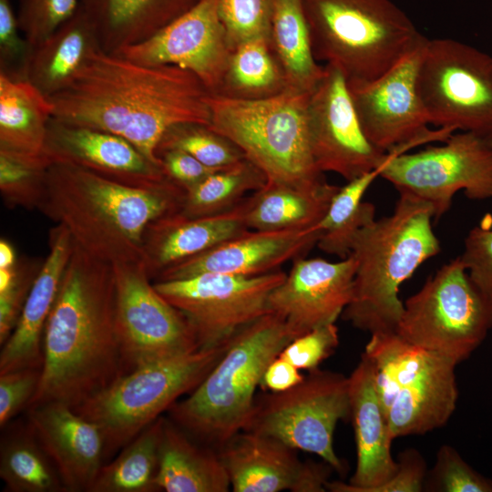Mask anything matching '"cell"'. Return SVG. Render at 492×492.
Returning a JSON list of instances; mask_svg holds the SVG:
<instances>
[{
	"label": "cell",
	"mask_w": 492,
	"mask_h": 492,
	"mask_svg": "<svg viewBox=\"0 0 492 492\" xmlns=\"http://www.w3.org/2000/svg\"><path fill=\"white\" fill-rule=\"evenodd\" d=\"M210 95L187 69L141 64L99 46L49 99L53 118L119 136L163 167L157 154L162 137L181 123L210 126Z\"/></svg>",
	"instance_id": "6da1fadb"
},
{
	"label": "cell",
	"mask_w": 492,
	"mask_h": 492,
	"mask_svg": "<svg viewBox=\"0 0 492 492\" xmlns=\"http://www.w3.org/2000/svg\"><path fill=\"white\" fill-rule=\"evenodd\" d=\"M43 351L41 379L26 409L53 402L74 409L125 374L113 264L75 241Z\"/></svg>",
	"instance_id": "7a4b0ae2"
},
{
	"label": "cell",
	"mask_w": 492,
	"mask_h": 492,
	"mask_svg": "<svg viewBox=\"0 0 492 492\" xmlns=\"http://www.w3.org/2000/svg\"><path fill=\"white\" fill-rule=\"evenodd\" d=\"M185 193L173 180L136 187L76 165L53 162L37 209L65 226L88 252L111 263L144 262L148 227L179 212Z\"/></svg>",
	"instance_id": "3957f363"
},
{
	"label": "cell",
	"mask_w": 492,
	"mask_h": 492,
	"mask_svg": "<svg viewBox=\"0 0 492 492\" xmlns=\"http://www.w3.org/2000/svg\"><path fill=\"white\" fill-rule=\"evenodd\" d=\"M399 194L390 215L359 230L350 252L356 261L354 292L342 316L371 334L395 333L404 312L401 284L440 251L431 204Z\"/></svg>",
	"instance_id": "277c9868"
},
{
	"label": "cell",
	"mask_w": 492,
	"mask_h": 492,
	"mask_svg": "<svg viewBox=\"0 0 492 492\" xmlns=\"http://www.w3.org/2000/svg\"><path fill=\"white\" fill-rule=\"evenodd\" d=\"M295 337L268 313L241 329L200 384L169 409L171 419L196 441L219 449L247 427L255 393L269 364Z\"/></svg>",
	"instance_id": "5b68a950"
},
{
	"label": "cell",
	"mask_w": 492,
	"mask_h": 492,
	"mask_svg": "<svg viewBox=\"0 0 492 492\" xmlns=\"http://www.w3.org/2000/svg\"><path fill=\"white\" fill-rule=\"evenodd\" d=\"M317 61L347 83L375 80L426 37L391 0H301Z\"/></svg>",
	"instance_id": "8992f818"
},
{
	"label": "cell",
	"mask_w": 492,
	"mask_h": 492,
	"mask_svg": "<svg viewBox=\"0 0 492 492\" xmlns=\"http://www.w3.org/2000/svg\"><path fill=\"white\" fill-rule=\"evenodd\" d=\"M309 95L285 91L261 100L210 95L209 127L237 145L268 183L313 188L326 180L312 153Z\"/></svg>",
	"instance_id": "52a82bcc"
},
{
	"label": "cell",
	"mask_w": 492,
	"mask_h": 492,
	"mask_svg": "<svg viewBox=\"0 0 492 492\" xmlns=\"http://www.w3.org/2000/svg\"><path fill=\"white\" fill-rule=\"evenodd\" d=\"M364 354L373 363L394 439L444 426L456 407V364L401 338L372 333Z\"/></svg>",
	"instance_id": "ba28073f"
},
{
	"label": "cell",
	"mask_w": 492,
	"mask_h": 492,
	"mask_svg": "<svg viewBox=\"0 0 492 492\" xmlns=\"http://www.w3.org/2000/svg\"><path fill=\"white\" fill-rule=\"evenodd\" d=\"M228 343L140 366L74 410L99 426L108 457L162 416L181 395L194 390L221 357Z\"/></svg>",
	"instance_id": "9c48e42d"
},
{
	"label": "cell",
	"mask_w": 492,
	"mask_h": 492,
	"mask_svg": "<svg viewBox=\"0 0 492 492\" xmlns=\"http://www.w3.org/2000/svg\"><path fill=\"white\" fill-rule=\"evenodd\" d=\"M492 328V298L471 279L460 256L443 265L404 303L395 333L456 365Z\"/></svg>",
	"instance_id": "30bf717a"
},
{
	"label": "cell",
	"mask_w": 492,
	"mask_h": 492,
	"mask_svg": "<svg viewBox=\"0 0 492 492\" xmlns=\"http://www.w3.org/2000/svg\"><path fill=\"white\" fill-rule=\"evenodd\" d=\"M416 88L430 125L492 135V56L460 41L426 38Z\"/></svg>",
	"instance_id": "8fae6325"
},
{
	"label": "cell",
	"mask_w": 492,
	"mask_h": 492,
	"mask_svg": "<svg viewBox=\"0 0 492 492\" xmlns=\"http://www.w3.org/2000/svg\"><path fill=\"white\" fill-rule=\"evenodd\" d=\"M350 413L348 377L318 368L289 390L256 397L245 430L314 454L343 473L344 466L335 453L333 435L338 422Z\"/></svg>",
	"instance_id": "7c38bea8"
},
{
	"label": "cell",
	"mask_w": 492,
	"mask_h": 492,
	"mask_svg": "<svg viewBox=\"0 0 492 492\" xmlns=\"http://www.w3.org/2000/svg\"><path fill=\"white\" fill-rule=\"evenodd\" d=\"M379 176L399 193L431 204L436 221L449 210L458 190L471 200L492 199V146L487 136L453 133L442 146L388 154Z\"/></svg>",
	"instance_id": "4fadbf2b"
},
{
	"label": "cell",
	"mask_w": 492,
	"mask_h": 492,
	"mask_svg": "<svg viewBox=\"0 0 492 492\" xmlns=\"http://www.w3.org/2000/svg\"><path fill=\"white\" fill-rule=\"evenodd\" d=\"M285 277L281 270L255 276L201 273L153 283L185 317L199 348L206 349L223 345L268 313L270 294Z\"/></svg>",
	"instance_id": "5bb4252c"
},
{
	"label": "cell",
	"mask_w": 492,
	"mask_h": 492,
	"mask_svg": "<svg viewBox=\"0 0 492 492\" xmlns=\"http://www.w3.org/2000/svg\"><path fill=\"white\" fill-rule=\"evenodd\" d=\"M112 264L117 331L125 374L145 364L200 349L185 317L155 289L144 262Z\"/></svg>",
	"instance_id": "9a60e30c"
},
{
	"label": "cell",
	"mask_w": 492,
	"mask_h": 492,
	"mask_svg": "<svg viewBox=\"0 0 492 492\" xmlns=\"http://www.w3.org/2000/svg\"><path fill=\"white\" fill-rule=\"evenodd\" d=\"M423 45L381 77L366 83H347L366 137L387 154H402L427 142H444L455 132L428 128L429 119L416 88Z\"/></svg>",
	"instance_id": "2e32d148"
},
{
	"label": "cell",
	"mask_w": 492,
	"mask_h": 492,
	"mask_svg": "<svg viewBox=\"0 0 492 492\" xmlns=\"http://www.w3.org/2000/svg\"><path fill=\"white\" fill-rule=\"evenodd\" d=\"M307 123L312 153L322 171L339 174L347 181L379 169L388 154L366 137L343 73L325 65L310 93Z\"/></svg>",
	"instance_id": "e0dca14e"
},
{
	"label": "cell",
	"mask_w": 492,
	"mask_h": 492,
	"mask_svg": "<svg viewBox=\"0 0 492 492\" xmlns=\"http://www.w3.org/2000/svg\"><path fill=\"white\" fill-rule=\"evenodd\" d=\"M220 0H200L143 42L116 53L145 65H172L192 72L210 95L221 86L231 55L219 14Z\"/></svg>",
	"instance_id": "ac0fdd59"
},
{
	"label": "cell",
	"mask_w": 492,
	"mask_h": 492,
	"mask_svg": "<svg viewBox=\"0 0 492 492\" xmlns=\"http://www.w3.org/2000/svg\"><path fill=\"white\" fill-rule=\"evenodd\" d=\"M270 294L269 313L281 317L296 338L335 323L354 292L356 261L352 255L332 262L300 257Z\"/></svg>",
	"instance_id": "d6986e66"
},
{
	"label": "cell",
	"mask_w": 492,
	"mask_h": 492,
	"mask_svg": "<svg viewBox=\"0 0 492 492\" xmlns=\"http://www.w3.org/2000/svg\"><path fill=\"white\" fill-rule=\"evenodd\" d=\"M218 451L234 492H323L333 470L324 461L303 463L281 441L248 430Z\"/></svg>",
	"instance_id": "ffe728a7"
},
{
	"label": "cell",
	"mask_w": 492,
	"mask_h": 492,
	"mask_svg": "<svg viewBox=\"0 0 492 492\" xmlns=\"http://www.w3.org/2000/svg\"><path fill=\"white\" fill-rule=\"evenodd\" d=\"M322 235L319 225L301 230L253 231L222 242L160 272L153 282L185 279L201 273L255 276L279 270L305 257Z\"/></svg>",
	"instance_id": "44dd1931"
},
{
	"label": "cell",
	"mask_w": 492,
	"mask_h": 492,
	"mask_svg": "<svg viewBox=\"0 0 492 492\" xmlns=\"http://www.w3.org/2000/svg\"><path fill=\"white\" fill-rule=\"evenodd\" d=\"M46 155L51 162L76 165L115 181L151 188L172 179L125 138L51 118Z\"/></svg>",
	"instance_id": "7402d4cb"
},
{
	"label": "cell",
	"mask_w": 492,
	"mask_h": 492,
	"mask_svg": "<svg viewBox=\"0 0 492 492\" xmlns=\"http://www.w3.org/2000/svg\"><path fill=\"white\" fill-rule=\"evenodd\" d=\"M26 412V421L55 465L66 492H90L106 459L99 426L62 403H46Z\"/></svg>",
	"instance_id": "603a6c76"
},
{
	"label": "cell",
	"mask_w": 492,
	"mask_h": 492,
	"mask_svg": "<svg viewBox=\"0 0 492 492\" xmlns=\"http://www.w3.org/2000/svg\"><path fill=\"white\" fill-rule=\"evenodd\" d=\"M348 379L355 471L348 483L328 481L325 487L332 492H373L398 470L391 453L394 437L377 392L374 366L364 354Z\"/></svg>",
	"instance_id": "cb8c5ba5"
},
{
	"label": "cell",
	"mask_w": 492,
	"mask_h": 492,
	"mask_svg": "<svg viewBox=\"0 0 492 492\" xmlns=\"http://www.w3.org/2000/svg\"><path fill=\"white\" fill-rule=\"evenodd\" d=\"M48 245V255L34 281L17 324L2 345L0 374L42 368L45 327L70 260L74 240L65 226L56 224L50 230Z\"/></svg>",
	"instance_id": "d4e9b609"
},
{
	"label": "cell",
	"mask_w": 492,
	"mask_h": 492,
	"mask_svg": "<svg viewBox=\"0 0 492 492\" xmlns=\"http://www.w3.org/2000/svg\"><path fill=\"white\" fill-rule=\"evenodd\" d=\"M247 197L220 214L190 218L177 212L152 222L143 240L144 264L151 280L166 269L248 231Z\"/></svg>",
	"instance_id": "484cf974"
},
{
	"label": "cell",
	"mask_w": 492,
	"mask_h": 492,
	"mask_svg": "<svg viewBox=\"0 0 492 492\" xmlns=\"http://www.w3.org/2000/svg\"><path fill=\"white\" fill-rule=\"evenodd\" d=\"M200 0H80L99 46L108 53L143 42Z\"/></svg>",
	"instance_id": "4316f807"
},
{
	"label": "cell",
	"mask_w": 492,
	"mask_h": 492,
	"mask_svg": "<svg viewBox=\"0 0 492 492\" xmlns=\"http://www.w3.org/2000/svg\"><path fill=\"white\" fill-rule=\"evenodd\" d=\"M159 491L227 492L229 475L219 451L195 439L164 418L156 477Z\"/></svg>",
	"instance_id": "83f0119b"
},
{
	"label": "cell",
	"mask_w": 492,
	"mask_h": 492,
	"mask_svg": "<svg viewBox=\"0 0 492 492\" xmlns=\"http://www.w3.org/2000/svg\"><path fill=\"white\" fill-rule=\"evenodd\" d=\"M97 47L95 31L79 5L67 21L30 50L24 78L49 97L72 82Z\"/></svg>",
	"instance_id": "f1b7e54d"
},
{
	"label": "cell",
	"mask_w": 492,
	"mask_h": 492,
	"mask_svg": "<svg viewBox=\"0 0 492 492\" xmlns=\"http://www.w3.org/2000/svg\"><path fill=\"white\" fill-rule=\"evenodd\" d=\"M53 110L49 97L29 81L0 71V150L45 156Z\"/></svg>",
	"instance_id": "f546056e"
},
{
	"label": "cell",
	"mask_w": 492,
	"mask_h": 492,
	"mask_svg": "<svg viewBox=\"0 0 492 492\" xmlns=\"http://www.w3.org/2000/svg\"><path fill=\"white\" fill-rule=\"evenodd\" d=\"M340 187L328 183L307 189L266 183L247 197L249 230H301L317 226Z\"/></svg>",
	"instance_id": "4dcf8cb0"
},
{
	"label": "cell",
	"mask_w": 492,
	"mask_h": 492,
	"mask_svg": "<svg viewBox=\"0 0 492 492\" xmlns=\"http://www.w3.org/2000/svg\"><path fill=\"white\" fill-rule=\"evenodd\" d=\"M270 46L285 77L287 91L309 94L323 76L311 44L301 0H272Z\"/></svg>",
	"instance_id": "1f68e13d"
},
{
	"label": "cell",
	"mask_w": 492,
	"mask_h": 492,
	"mask_svg": "<svg viewBox=\"0 0 492 492\" xmlns=\"http://www.w3.org/2000/svg\"><path fill=\"white\" fill-rule=\"evenodd\" d=\"M0 477L9 492H66L57 470L27 421L2 429Z\"/></svg>",
	"instance_id": "d6a6232c"
},
{
	"label": "cell",
	"mask_w": 492,
	"mask_h": 492,
	"mask_svg": "<svg viewBox=\"0 0 492 492\" xmlns=\"http://www.w3.org/2000/svg\"><path fill=\"white\" fill-rule=\"evenodd\" d=\"M285 91V77L269 41L254 39L232 50L220 88L215 96L261 100Z\"/></svg>",
	"instance_id": "836d02e7"
},
{
	"label": "cell",
	"mask_w": 492,
	"mask_h": 492,
	"mask_svg": "<svg viewBox=\"0 0 492 492\" xmlns=\"http://www.w3.org/2000/svg\"><path fill=\"white\" fill-rule=\"evenodd\" d=\"M164 416L144 428L103 465L90 492H155Z\"/></svg>",
	"instance_id": "e575fe53"
},
{
	"label": "cell",
	"mask_w": 492,
	"mask_h": 492,
	"mask_svg": "<svg viewBox=\"0 0 492 492\" xmlns=\"http://www.w3.org/2000/svg\"><path fill=\"white\" fill-rule=\"evenodd\" d=\"M379 177L375 169L357 177L340 187L320 221L322 235L317 246L323 251L345 259L350 255L356 233L375 220V208L363 200L364 195Z\"/></svg>",
	"instance_id": "d590c367"
},
{
	"label": "cell",
	"mask_w": 492,
	"mask_h": 492,
	"mask_svg": "<svg viewBox=\"0 0 492 492\" xmlns=\"http://www.w3.org/2000/svg\"><path fill=\"white\" fill-rule=\"evenodd\" d=\"M266 183L265 174L245 158L216 170L186 190L179 213L196 218L226 212Z\"/></svg>",
	"instance_id": "8d00e7d4"
},
{
	"label": "cell",
	"mask_w": 492,
	"mask_h": 492,
	"mask_svg": "<svg viewBox=\"0 0 492 492\" xmlns=\"http://www.w3.org/2000/svg\"><path fill=\"white\" fill-rule=\"evenodd\" d=\"M168 149L185 151L215 169L225 168L245 159L241 149L228 138L209 126L197 123H181L169 128L158 146V156Z\"/></svg>",
	"instance_id": "74e56055"
},
{
	"label": "cell",
	"mask_w": 492,
	"mask_h": 492,
	"mask_svg": "<svg viewBox=\"0 0 492 492\" xmlns=\"http://www.w3.org/2000/svg\"><path fill=\"white\" fill-rule=\"evenodd\" d=\"M51 160L0 150V191L9 208H38Z\"/></svg>",
	"instance_id": "f35d334b"
},
{
	"label": "cell",
	"mask_w": 492,
	"mask_h": 492,
	"mask_svg": "<svg viewBox=\"0 0 492 492\" xmlns=\"http://www.w3.org/2000/svg\"><path fill=\"white\" fill-rule=\"evenodd\" d=\"M220 17L231 51L254 39H271L272 0H220Z\"/></svg>",
	"instance_id": "ab89813d"
},
{
	"label": "cell",
	"mask_w": 492,
	"mask_h": 492,
	"mask_svg": "<svg viewBox=\"0 0 492 492\" xmlns=\"http://www.w3.org/2000/svg\"><path fill=\"white\" fill-rule=\"evenodd\" d=\"M424 491L492 492V479L476 471L453 446L443 445L426 474Z\"/></svg>",
	"instance_id": "60d3db41"
},
{
	"label": "cell",
	"mask_w": 492,
	"mask_h": 492,
	"mask_svg": "<svg viewBox=\"0 0 492 492\" xmlns=\"http://www.w3.org/2000/svg\"><path fill=\"white\" fill-rule=\"evenodd\" d=\"M18 22L29 50L50 36L78 9L80 0H20Z\"/></svg>",
	"instance_id": "b9f144b4"
},
{
	"label": "cell",
	"mask_w": 492,
	"mask_h": 492,
	"mask_svg": "<svg viewBox=\"0 0 492 492\" xmlns=\"http://www.w3.org/2000/svg\"><path fill=\"white\" fill-rule=\"evenodd\" d=\"M339 344L335 323L315 328L293 339L279 354L300 370L319 368Z\"/></svg>",
	"instance_id": "7bdbcfd3"
},
{
	"label": "cell",
	"mask_w": 492,
	"mask_h": 492,
	"mask_svg": "<svg viewBox=\"0 0 492 492\" xmlns=\"http://www.w3.org/2000/svg\"><path fill=\"white\" fill-rule=\"evenodd\" d=\"M35 261L16 262L15 272L10 282L0 288V344L8 339L15 328L23 307L41 268Z\"/></svg>",
	"instance_id": "ee69618b"
},
{
	"label": "cell",
	"mask_w": 492,
	"mask_h": 492,
	"mask_svg": "<svg viewBox=\"0 0 492 492\" xmlns=\"http://www.w3.org/2000/svg\"><path fill=\"white\" fill-rule=\"evenodd\" d=\"M41 379V368H23L0 374V427L26 409Z\"/></svg>",
	"instance_id": "f6af8a7d"
},
{
	"label": "cell",
	"mask_w": 492,
	"mask_h": 492,
	"mask_svg": "<svg viewBox=\"0 0 492 492\" xmlns=\"http://www.w3.org/2000/svg\"><path fill=\"white\" fill-rule=\"evenodd\" d=\"M18 17L10 0H0V61L2 72L24 78L29 46L19 34Z\"/></svg>",
	"instance_id": "bcb514c9"
},
{
	"label": "cell",
	"mask_w": 492,
	"mask_h": 492,
	"mask_svg": "<svg viewBox=\"0 0 492 492\" xmlns=\"http://www.w3.org/2000/svg\"><path fill=\"white\" fill-rule=\"evenodd\" d=\"M460 257L474 282L492 298V229L476 226L470 230Z\"/></svg>",
	"instance_id": "7dc6e473"
},
{
	"label": "cell",
	"mask_w": 492,
	"mask_h": 492,
	"mask_svg": "<svg viewBox=\"0 0 492 492\" xmlns=\"http://www.w3.org/2000/svg\"><path fill=\"white\" fill-rule=\"evenodd\" d=\"M398 470L395 476L373 492H420L424 491L426 464L423 456L409 448L399 455Z\"/></svg>",
	"instance_id": "c3c4849f"
},
{
	"label": "cell",
	"mask_w": 492,
	"mask_h": 492,
	"mask_svg": "<svg viewBox=\"0 0 492 492\" xmlns=\"http://www.w3.org/2000/svg\"><path fill=\"white\" fill-rule=\"evenodd\" d=\"M159 157L162 161L165 173L185 190L220 169L206 166L190 154L179 149L161 151Z\"/></svg>",
	"instance_id": "681fc988"
},
{
	"label": "cell",
	"mask_w": 492,
	"mask_h": 492,
	"mask_svg": "<svg viewBox=\"0 0 492 492\" xmlns=\"http://www.w3.org/2000/svg\"><path fill=\"white\" fill-rule=\"evenodd\" d=\"M303 378L300 369L278 355L264 372L261 386L271 392H283L297 385Z\"/></svg>",
	"instance_id": "f907efd6"
},
{
	"label": "cell",
	"mask_w": 492,
	"mask_h": 492,
	"mask_svg": "<svg viewBox=\"0 0 492 492\" xmlns=\"http://www.w3.org/2000/svg\"><path fill=\"white\" fill-rule=\"evenodd\" d=\"M13 246L5 240L0 241V268H10L16 263Z\"/></svg>",
	"instance_id": "816d5d0a"
},
{
	"label": "cell",
	"mask_w": 492,
	"mask_h": 492,
	"mask_svg": "<svg viewBox=\"0 0 492 492\" xmlns=\"http://www.w3.org/2000/svg\"><path fill=\"white\" fill-rule=\"evenodd\" d=\"M489 144L492 146V135L487 136Z\"/></svg>",
	"instance_id": "f5cc1de1"
}]
</instances>
